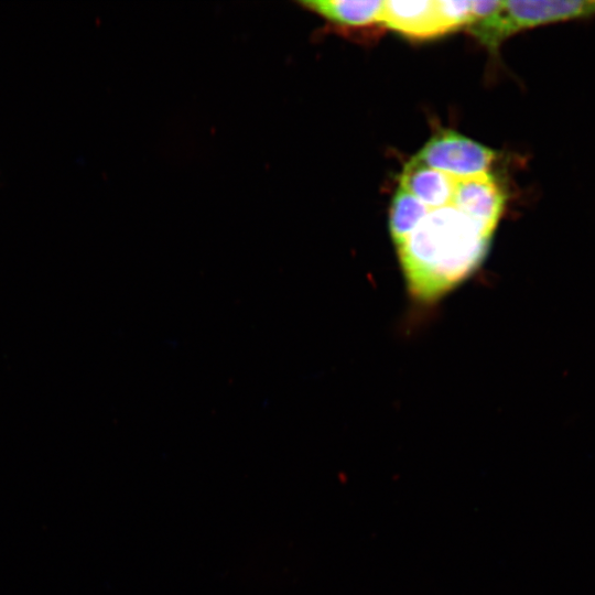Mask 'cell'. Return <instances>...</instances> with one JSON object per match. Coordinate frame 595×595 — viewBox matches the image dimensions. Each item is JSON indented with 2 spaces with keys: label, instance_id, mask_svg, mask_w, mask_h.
<instances>
[{
  "label": "cell",
  "instance_id": "cell-7",
  "mask_svg": "<svg viewBox=\"0 0 595 595\" xmlns=\"http://www.w3.org/2000/svg\"><path fill=\"white\" fill-rule=\"evenodd\" d=\"M298 3L333 26L342 29L363 28L380 22L383 7L381 0H305Z\"/></svg>",
  "mask_w": 595,
  "mask_h": 595
},
{
  "label": "cell",
  "instance_id": "cell-2",
  "mask_svg": "<svg viewBox=\"0 0 595 595\" xmlns=\"http://www.w3.org/2000/svg\"><path fill=\"white\" fill-rule=\"evenodd\" d=\"M494 159L491 149L454 131L439 132L413 158L455 177L487 172Z\"/></svg>",
  "mask_w": 595,
  "mask_h": 595
},
{
  "label": "cell",
  "instance_id": "cell-5",
  "mask_svg": "<svg viewBox=\"0 0 595 595\" xmlns=\"http://www.w3.org/2000/svg\"><path fill=\"white\" fill-rule=\"evenodd\" d=\"M380 22L413 39H428L447 33L436 0L383 1Z\"/></svg>",
  "mask_w": 595,
  "mask_h": 595
},
{
  "label": "cell",
  "instance_id": "cell-8",
  "mask_svg": "<svg viewBox=\"0 0 595 595\" xmlns=\"http://www.w3.org/2000/svg\"><path fill=\"white\" fill-rule=\"evenodd\" d=\"M429 208L409 191L399 187L392 198L389 229L394 246L403 241L424 219Z\"/></svg>",
  "mask_w": 595,
  "mask_h": 595
},
{
  "label": "cell",
  "instance_id": "cell-3",
  "mask_svg": "<svg viewBox=\"0 0 595 595\" xmlns=\"http://www.w3.org/2000/svg\"><path fill=\"white\" fill-rule=\"evenodd\" d=\"M452 205L494 232L502 215L505 194L488 172L455 178Z\"/></svg>",
  "mask_w": 595,
  "mask_h": 595
},
{
  "label": "cell",
  "instance_id": "cell-9",
  "mask_svg": "<svg viewBox=\"0 0 595 595\" xmlns=\"http://www.w3.org/2000/svg\"><path fill=\"white\" fill-rule=\"evenodd\" d=\"M436 6L448 32L461 26H468L473 22L472 1L469 0H436Z\"/></svg>",
  "mask_w": 595,
  "mask_h": 595
},
{
  "label": "cell",
  "instance_id": "cell-1",
  "mask_svg": "<svg viewBox=\"0 0 595 595\" xmlns=\"http://www.w3.org/2000/svg\"><path fill=\"white\" fill-rule=\"evenodd\" d=\"M493 235L453 205L430 209L396 246L409 293L433 303L453 291L480 267Z\"/></svg>",
  "mask_w": 595,
  "mask_h": 595
},
{
  "label": "cell",
  "instance_id": "cell-6",
  "mask_svg": "<svg viewBox=\"0 0 595 595\" xmlns=\"http://www.w3.org/2000/svg\"><path fill=\"white\" fill-rule=\"evenodd\" d=\"M455 176L423 165L413 159L400 175V186L409 191L429 209L452 205Z\"/></svg>",
  "mask_w": 595,
  "mask_h": 595
},
{
  "label": "cell",
  "instance_id": "cell-4",
  "mask_svg": "<svg viewBox=\"0 0 595 595\" xmlns=\"http://www.w3.org/2000/svg\"><path fill=\"white\" fill-rule=\"evenodd\" d=\"M509 35L545 23L595 14V0H509L504 1Z\"/></svg>",
  "mask_w": 595,
  "mask_h": 595
}]
</instances>
